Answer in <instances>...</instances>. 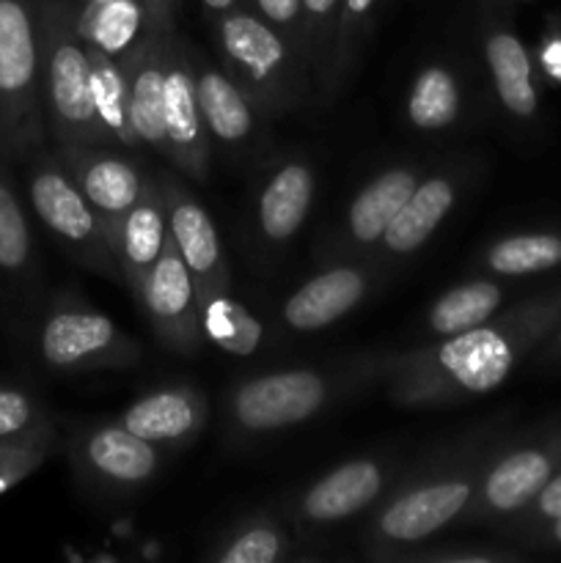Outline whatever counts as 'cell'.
Wrapping results in <instances>:
<instances>
[{"label":"cell","mask_w":561,"mask_h":563,"mask_svg":"<svg viewBox=\"0 0 561 563\" xmlns=\"http://www.w3.org/2000/svg\"><path fill=\"white\" fill-rule=\"evenodd\" d=\"M561 324V286L515 302L468 333L438 344L363 357L355 383L385 388L391 401L413 410L493 394Z\"/></svg>","instance_id":"1"},{"label":"cell","mask_w":561,"mask_h":563,"mask_svg":"<svg viewBox=\"0 0 561 563\" xmlns=\"http://www.w3.org/2000/svg\"><path fill=\"white\" fill-rule=\"evenodd\" d=\"M504 434L498 427L479 429L416 467L366 526V553L372 559H396L405 548L457 526Z\"/></svg>","instance_id":"2"},{"label":"cell","mask_w":561,"mask_h":563,"mask_svg":"<svg viewBox=\"0 0 561 563\" xmlns=\"http://www.w3.org/2000/svg\"><path fill=\"white\" fill-rule=\"evenodd\" d=\"M42 102L55 146H110L91 99L88 44L75 27L72 0H38Z\"/></svg>","instance_id":"3"},{"label":"cell","mask_w":561,"mask_h":563,"mask_svg":"<svg viewBox=\"0 0 561 563\" xmlns=\"http://www.w3.org/2000/svg\"><path fill=\"white\" fill-rule=\"evenodd\" d=\"M44 143L38 0H0V157L25 159Z\"/></svg>","instance_id":"4"},{"label":"cell","mask_w":561,"mask_h":563,"mask_svg":"<svg viewBox=\"0 0 561 563\" xmlns=\"http://www.w3.org/2000/svg\"><path fill=\"white\" fill-rule=\"evenodd\" d=\"M220 66L251 93L264 115L289 113L302 104L314 82L295 44L251 9L218 16Z\"/></svg>","instance_id":"5"},{"label":"cell","mask_w":561,"mask_h":563,"mask_svg":"<svg viewBox=\"0 0 561 563\" xmlns=\"http://www.w3.org/2000/svg\"><path fill=\"white\" fill-rule=\"evenodd\" d=\"M561 471V416L520 434H504L479 476V487L460 522L506 526Z\"/></svg>","instance_id":"6"},{"label":"cell","mask_w":561,"mask_h":563,"mask_svg":"<svg viewBox=\"0 0 561 563\" xmlns=\"http://www.w3.org/2000/svg\"><path fill=\"white\" fill-rule=\"evenodd\" d=\"M22 163L28 165V198L36 218L53 231L55 240L94 273L121 278L116 264L110 231L102 214L91 207L77 181L72 179L61 157L47 148H36Z\"/></svg>","instance_id":"7"},{"label":"cell","mask_w":561,"mask_h":563,"mask_svg":"<svg viewBox=\"0 0 561 563\" xmlns=\"http://www.w3.org/2000/svg\"><path fill=\"white\" fill-rule=\"evenodd\" d=\"M38 355L53 372H121L143 361V346L82 297L61 295L44 313Z\"/></svg>","instance_id":"8"},{"label":"cell","mask_w":561,"mask_h":563,"mask_svg":"<svg viewBox=\"0 0 561 563\" xmlns=\"http://www.w3.org/2000/svg\"><path fill=\"white\" fill-rule=\"evenodd\" d=\"M336 379L319 368H284L248 377L226 399V421L237 438H262L300 427L328 407Z\"/></svg>","instance_id":"9"},{"label":"cell","mask_w":561,"mask_h":563,"mask_svg":"<svg viewBox=\"0 0 561 563\" xmlns=\"http://www.w3.org/2000/svg\"><path fill=\"white\" fill-rule=\"evenodd\" d=\"M69 462L82 487L124 498L157 476L163 449L132 434L119 421L91 423L72 434Z\"/></svg>","instance_id":"10"},{"label":"cell","mask_w":561,"mask_h":563,"mask_svg":"<svg viewBox=\"0 0 561 563\" xmlns=\"http://www.w3.org/2000/svg\"><path fill=\"white\" fill-rule=\"evenodd\" d=\"M135 300L141 302L148 328L165 350L176 352V355H196L201 350L207 339H204L201 328L196 280H193L170 234Z\"/></svg>","instance_id":"11"},{"label":"cell","mask_w":561,"mask_h":563,"mask_svg":"<svg viewBox=\"0 0 561 563\" xmlns=\"http://www.w3.org/2000/svg\"><path fill=\"white\" fill-rule=\"evenodd\" d=\"M165 135H168V163L187 179H209L212 163V135L204 124L201 104L196 91V69H193V47L170 33L168 60H165Z\"/></svg>","instance_id":"12"},{"label":"cell","mask_w":561,"mask_h":563,"mask_svg":"<svg viewBox=\"0 0 561 563\" xmlns=\"http://www.w3.org/2000/svg\"><path fill=\"white\" fill-rule=\"evenodd\" d=\"M394 482V465L377 456H358L308 484L292 504V520L302 528H330L380 504Z\"/></svg>","instance_id":"13"},{"label":"cell","mask_w":561,"mask_h":563,"mask_svg":"<svg viewBox=\"0 0 561 563\" xmlns=\"http://www.w3.org/2000/svg\"><path fill=\"white\" fill-rule=\"evenodd\" d=\"M157 179L163 187L165 212H168V234L196 280L198 300L215 295V291H229L231 275L215 220L196 201V196L182 185L179 176L163 170L157 174Z\"/></svg>","instance_id":"14"},{"label":"cell","mask_w":561,"mask_h":563,"mask_svg":"<svg viewBox=\"0 0 561 563\" xmlns=\"http://www.w3.org/2000/svg\"><path fill=\"white\" fill-rule=\"evenodd\" d=\"M72 179L110 225L135 207L138 198L152 185L154 174L141 165L135 154L113 146H55Z\"/></svg>","instance_id":"15"},{"label":"cell","mask_w":561,"mask_h":563,"mask_svg":"<svg viewBox=\"0 0 561 563\" xmlns=\"http://www.w3.org/2000/svg\"><path fill=\"white\" fill-rule=\"evenodd\" d=\"M484 64L498 104L512 121L531 126L542 113V88L534 53L504 14L487 16L482 31Z\"/></svg>","instance_id":"16"},{"label":"cell","mask_w":561,"mask_h":563,"mask_svg":"<svg viewBox=\"0 0 561 563\" xmlns=\"http://www.w3.org/2000/svg\"><path fill=\"white\" fill-rule=\"evenodd\" d=\"M207 418L209 405L201 388L174 383L143 394L116 421L160 449H182L201 434Z\"/></svg>","instance_id":"17"},{"label":"cell","mask_w":561,"mask_h":563,"mask_svg":"<svg viewBox=\"0 0 561 563\" xmlns=\"http://www.w3.org/2000/svg\"><path fill=\"white\" fill-rule=\"evenodd\" d=\"M174 27L154 25L146 42L124 60L127 97H130V124L141 148L168 157L165 135V60Z\"/></svg>","instance_id":"18"},{"label":"cell","mask_w":561,"mask_h":563,"mask_svg":"<svg viewBox=\"0 0 561 563\" xmlns=\"http://www.w3.org/2000/svg\"><path fill=\"white\" fill-rule=\"evenodd\" d=\"M374 273L366 264H336L292 291L280 319L295 333H317L355 311L372 289Z\"/></svg>","instance_id":"19"},{"label":"cell","mask_w":561,"mask_h":563,"mask_svg":"<svg viewBox=\"0 0 561 563\" xmlns=\"http://www.w3.org/2000/svg\"><path fill=\"white\" fill-rule=\"evenodd\" d=\"M193 69H196L198 104L212 141L226 148H245L262 130V108L223 66L209 64L196 49H193Z\"/></svg>","instance_id":"20"},{"label":"cell","mask_w":561,"mask_h":563,"mask_svg":"<svg viewBox=\"0 0 561 563\" xmlns=\"http://www.w3.org/2000/svg\"><path fill=\"white\" fill-rule=\"evenodd\" d=\"M165 242H168V212H165L163 187L154 174L152 185L138 198L135 207L110 225V245H113L119 275L132 295L141 291Z\"/></svg>","instance_id":"21"},{"label":"cell","mask_w":561,"mask_h":563,"mask_svg":"<svg viewBox=\"0 0 561 563\" xmlns=\"http://www.w3.org/2000/svg\"><path fill=\"white\" fill-rule=\"evenodd\" d=\"M418 181H421L418 165H391V168L380 170L352 198L344 218V231H341V245L352 247V251H366V247L377 245L391 220L413 196Z\"/></svg>","instance_id":"22"},{"label":"cell","mask_w":561,"mask_h":563,"mask_svg":"<svg viewBox=\"0 0 561 563\" xmlns=\"http://www.w3.org/2000/svg\"><path fill=\"white\" fill-rule=\"evenodd\" d=\"M314 190L317 179L306 159H286L270 174L256 207V223L264 242L284 245L302 229L311 212Z\"/></svg>","instance_id":"23"},{"label":"cell","mask_w":561,"mask_h":563,"mask_svg":"<svg viewBox=\"0 0 561 563\" xmlns=\"http://www.w3.org/2000/svg\"><path fill=\"white\" fill-rule=\"evenodd\" d=\"M75 27L88 47L124 64L154 31L143 0H102V3H72Z\"/></svg>","instance_id":"24"},{"label":"cell","mask_w":561,"mask_h":563,"mask_svg":"<svg viewBox=\"0 0 561 563\" xmlns=\"http://www.w3.org/2000/svg\"><path fill=\"white\" fill-rule=\"evenodd\" d=\"M457 192H460V187L451 174H435L418 181L413 196L396 212V218L385 229L383 240L377 242L380 251L396 258L416 253L438 231L446 214L454 209Z\"/></svg>","instance_id":"25"},{"label":"cell","mask_w":561,"mask_h":563,"mask_svg":"<svg viewBox=\"0 0 561 563\" xmlns=\"http://www.w3.org/2000/svg\"><path fill=\"white\" fill-rule=\"evenodd\" d=\"M506 286L493 278H473L468 284L454 286L429 306L427 330L438 339L468 333L504 308Z\"/></svg>","instance_id":"26"},{"label":"cell","mask_w":561,"mask_h":563,"mask_svg":"<svg viewBox=\"0 0 561 563\" xmlns=\"http://www.w3.org/2000/svg\"><path fill=\"white\" fill-rule=\"evenodd\" d=\"M91 58V99L97 119L102 124L105 137L113 148H121L127 154H138L135 132L130 124V97H127V75L124 66L110 55L88 47Z\"/></svg>","instance_id":"27"},{"label":"cell","mask_w":561,"mask_h":563,"mask_svg":"<svg viewBox=\"0 0 561 563\" xmlns=\"http://www.w3.org/2000/svg\"><path fill=\"white\" fill-rule=\"evenodd\" d=\"M482 267L498 278H528L561 267V231H520L495 240L482 253Z\"/></svg>","instance_id":"28"},{"label":"cell","mask_w":561,"mask_h":563,"mask_svg":"<svg viewBox=\"0 0 561 563\" xmlns=\"http://www.w3.org/2000/svg\"><path fill=\"white\" fill-rule=\"evenodd\" d=\"M407 121L421 132H440L457 124L462 113V82L446 64H429L413 77L407 91Z\"/></svg>","instance_id":"29"},{"label":"cell","mask_w":561,"mask_h":563,"mask_svg":"<svg viewBox=\"0 0 561 563\" xmlns=\"http://www.w3.org/2000/svg\"><path fill=\"white\" fill-rule=\"evenodd\" d=\"M201 328L204 339L212 341L218 350L229 352L234 357H251L262 350L264 324L262 319L253 317L248 306H242L229 291H215V295L201 297Z\"/></svg>","instance_id":"30"},{"label":"cell","mask_w":561,"mask_h":563,"mask_svg":"<svg viewBox=\"0 0 561 563\" xmlns=\"http://www.w3.org/2000/svg\"><path fill=\"white\" fill-rule=\"evenodd\" d=\"M289 533L270 515L248 517L218 539L207 559L215 563H278L289 555Z\"/></svg>","instance_id":"31"},{"label":"cell","mask_w":561,"mask_h":563,"mask_svg":"<svg viewBox=\"0 0 561 563\" xmlns=\"http://www.w3.org/2000/svg\"><path fill=\"white\" fill-rule=\"evenodd\" d=\"M341 0H302V53L311 69L314 86L324 97L339 33Z\"/></svg>","instance_id":"32"},{"label":"cell","mask_w":561,"mask_h":563,"mask_svg":"<svg viewBox=\"0 0 561 563\" xmlns=\"http://www.w3.org/2000/svg\"><path fill=\"white\" fill-rule=\"evenodd\" d=\"M33 264V236L25 209L0 165V273L25 275Z\"/></svg>","instance_id":"33"},{"label":"cell","mask_w":561,"mask_h":563,"mask_svg":"<svg viewBox=\"0 0 561 563\" xmlns=\"http://www.w3.org/2000/svg\"><path fill=\"white\" fill-rule=\"evenodd\" d=\"M55 449V423L36 429L22 438L0 440V495L14 489L16 484L25 482L33 471L44 465Z\"/></svg>","instance_id":"34"},{"label":"cell","mask_w":561,"mask_h":563,"mask_svg":"<svg viewBox=\"0 0 561 563\" xmlns=\"http://www.w3.org/2000/svg\"><path fill=\"white\" fill-rule=\"evenodd\" d=\"M374 5H377V0H341L333 66H330V77H328V86H324V93H328L330 88L339 86V82L346 77V69H350V60L352 55H355L358 42H361L369 31V20H372L374 14Z\"/></svg>","instance_id":"35"},{"label":"cell","mask_w":561,"mask_h":563,"mask_svg":"<svg viewBox=\"0 0 561 563\" xmlns=\"http://www.w3.org/2000/svg\"><path fill=\"white\" fill-rule=\"evenodd\" d=\"M47 423H53V418L28 390L0 388V440L22 438Z\"/></svg>","instance_id":"36"},{"label":"cell","mask_w":561,"mask_h":563,"mask_svg":"<svg viewBox=\"0 0 561 563\" xmlns=\"http://www.w3.org/2000/svg\"><path fill=\"white\" fill-rule=\"evenodd\" d=\"M559 517H561V471L544 484L542 493H539L537 498H534L531 504L515 517V520L506 522L504 531L509 533L512 542L520 544L522 539L531 537L534 531H539V528L548 526V522L559 520Z\"/></svg>","instance_id":"37"},{"label":"cell","mask_w":561,"mask_h":563,"mask_svg":"<svg viewBox=\"0 0 561 563\" xmlns=\"http://www.w3.org/2000/svg\"><path fill=\"white\" fill-rule=\"evenodd\" d=\"M253 11L267 20L275 31L284 33L297 53H302V0H253ZM308 64V60H306Z\"/></svg>","instance_id":"38"},{"label":"cell","mask_w":561,"mask_h":563,"mask_svg":"<svg viewBox=\"0 0 561 563\" xmlns=\"http://www.w3.org/2000/svg\"><path fill=\"white\" fill-rule=\"evenodd\" d=\"M534 60H537V69L544 80L561 86V16H550L548 20Z\"/></svg>","instance_id":"39"},{"label":"cell","mask_w":561,"mask_h":563,"mask_svg":"<svg viewBox=\"0 0 561 563\" xmlns=\"http://www.w3.org/2000/svg\"><path fill=\"white\" fill-rule=\"evenodd\" d=\"M520 548L528 553H561V517L522 539Z\"/></svg>","instance_id":"40"},{"label":"cell","mask_w":561,"mask_h":563,"mask_svg":"<svg viewBox=\"0 0 561 563\" xmlns=\"http://www.w3.org/2000/svg\"><path fill=\"white\" fill-rule=\"evenodd\" d=\"M537 352L542 366H550V368L561 366V324L548 335V339H544V344L539 346Z\"/></svg>","instance_id":"41"},{"label":"cell","mask_w":561,"mask_h":563,"mask_svg":"<svg viewBox=\"0 0 561 563\" xmlns=\"http://www.w3.org/2000/svg\"><path fill=\"white\" fill-rule=\"evenodd\" d=\"M176 3H179V0H143V5H146L148 14H152V20L165 27H174Z\"/></svg>","instance_id":"42"},{"label":"cell","mask_w":561,"mask_h":563,"mask_svg":"<svg viewBox=\"0 0 561 563\" xmlns=\"http://www.w3.org/2000/svg\"><path fill=\"white\" fill-rule=\"evenodd\" d=\"M201 5L209 11V14L215 16V20H218V16H223V14H229V11L240 9V0H201Z\"/></svg>","instance_id":"43"},{"label":"cell","mask_w":561,"mask_h":563,"mask_svg":"<svg viewBox=\"0 0 561 563\" xmlns=\"http://www.w3.org/2000/svg\"><path fill=\"white\" fill-rule=\"evenodd\" d=\"M72 3H102V0H72Z\"/></svg>","instance_id":"44"},{"label":"cell","mask_w":561,"mask_h":563,"mask_svg":"<svg viewBox=\"0 0 561 563\" xmlns=\"http://www.w3.org/2000/svg\"><path fill=\"white\" fill-rule=\"evenodd\" d=\"M501 3H504V0H501Z\"/></svg>","instance_id":"45"}]
</instances>
